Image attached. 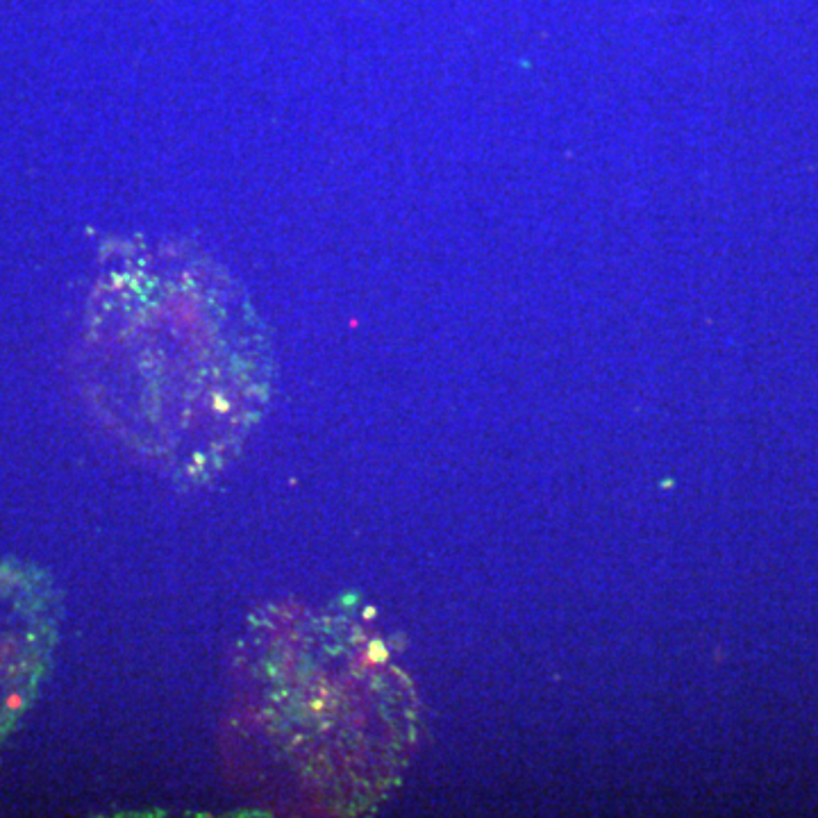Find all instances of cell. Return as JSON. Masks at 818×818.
Returning <instances> with one entry per match:
<instances>
[{
	"instance_id": "cell-2",
	"label": "cell",
	"mask_w": 818,
	"mask_h": 818,
	"mask_svg": "<svg viewBox=\"0 0 818 818\" xmlns=\"http://www.w3.org/2000/svg\"><path fill=\"white\" fill-rule=\"evenodd\" d=\"M414 741L410 680L366 628L301 605L251 616L223 739L251 796L299 814H362L399 782Z\"/></svg>"
},
{
	"instance_id": "cell-1",
	"label": "cell",
	"mask_w": 818,
	"mask_h": 818,
	"mask_svg": "<svg viewBox=\"0 0 818 818\" xmlns=\"http://www.w3.org/2000/svg\"><path fill=\"white\" fill-rule=\"evenodd\" d=\"M98 264L80 349L96 414L171 478L221 474L276 389V351L251 295L189 241L121 239Z\"/></svg>"
}]
</instances>
